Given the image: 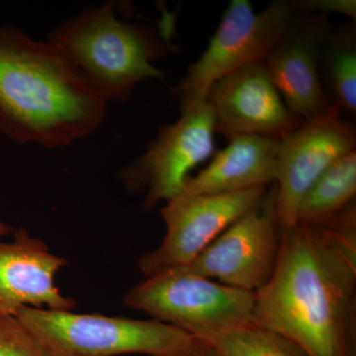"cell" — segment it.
Wrapping results in <instances>:
<instances>
[{"instance_id":"obj_1","label":"cell","mask_w":356,"mask_h":356,"mask_svg":"<svg viewBox=\"0 0 356 356\" xmlns=\"http://www.w3.org/2000/svg\"><path fill=\"white\" fill-rule=\"evenodd\" d=\"M355 204L322 225L280 228L270 280L254 293V324L308 356H355Z\"/></svg>"},{"instance_id":"obj_2","label":"cell","mask_w":356,"mask_h":356,"mask_svg":"<svg viewBox=\"0 0 356 356\" xmlns=\"http://www.w3.org/2000/svg\"><path fill=\"white\" fill-rule=\"evenodd\" d=\"M106 107L55 44L0 28V132L7 138L67 146L97 130Z\"/></svg>"},{"instance_id":"obj_3","label":"cell","mask_w":356,"mask_h":356,"mask_svg":"<svg viewBox=\"0 0 356 356\" xmlns=\"http://www.w3.org/2000/svg\"><path fill=\"white\" fill-rule=\"evenodd\" d=\"M114 6L88 9L49 38L106 102H124L136 84L163 77L153 64L163 47L146 28L119 20Z\"/></svg>"},{"instance_id":"obj_4","label":"cell","mask_w":356,"mask_h":356,"mask_svg":"<svg viewBox=\"0 0 356 356\" xmlns=\"http://www.w3.org/2000/svg\"><path fill=\"white\" fill-rule=\"evenodd\" d=\"M15 317L51 356H175L197 339L156 320L22 307Z\"/></svg>"},{"instance_id":"obj_5","label":"cell","mask_w":356,"mask_h":356,"mask_svg":"<svg viewBox=\"0 0 356 356\" xmlns=\"http://www.w3.org/2000/svg\"><path fill=\"white\" fill-rule=\"evenodd\" d=\"M124 302L195 339L254 325V293L227 286L185 267L147 276Z\"/></svg>"},{"instance_id":"obj_6","label":"cell","mask_w":356,"mask_h":356,"mask_svg":"<svg viewBox=\"0 0 356 356\" xmlns=\"http://www.w3.org/2000/svg\"><path fill=\"white\" fill-rule=\"evenodd\" d=\"M292 14V4L280 0L257 13L248 0H233L207 49L180 83L181 106L205 102L211 86L219 79L264 63L289 31Z\"/></svg>"},{"instance_id":"obj_7","label":"cell","mask_w":356,"mask_h":356,"mask_svg":"<svg viewBox=\"0 0 356 356\" xmlns=\"http://www.w3.org/2000/svg\"><path fill=\"white\" fill-rule=\"evenodd\" d=\"M267 187L213 195L177 194L161 211L166 233L158 248L139 259L147 276L191 266L211 243L243 215L259 205Z\"/></svg>"},{"instance_id":"obj_8","label":"cell","mask_w":356,"mask_h":356,"mask_svg":"<svg viewBox=\"0 0 356 356\" xmlns=\"http://www.w3.org/2000/svg\"><path fill=\"white\" fill-rule=\"evenodd\" d=\"M275 193L274 186L185 268L227 286L259 291L273 275L280 250Z\"/></svg>"},{"instance_id":"obj_9","label":"cell","mask_w":356,"mask_h":356,"mask_svg":"<svg viewBox=\"0 0 356 356\" xmlns=\"http://www.w3.org/2000/svg\"><path fill=\"white\" fill-rule=\"evenodd\" d=\"M175 123L159 130L158 137L124 172L130 186L147 191L144 208L177 196L196 166L214 153V114L207 102L181 106Z\"/></svg>"},{"instance_id":"obj_10","label":"cell","mask_w":356,"mask_h":356,"mask_svg":"<svg viewBox=\"0 0 356 356\" xmlns=\"http://www.w3.org/2000/svg\"><path fill=\"white\" fill-rule=\"evenodd\" d=\"M355 133L330 105L278 142L275 211L281 229L296 224L300 203L321 175L355 151Z\"/></svg>"},{"instance_id":"obj_11","label":"cell","mask_w":356,"mask_h":356,"mask_svg":"<svg viewBox=\"0 0 356 356\" xmlns=\"http://www.w3.org/2000/svg\"><path fill=\"white\" fill-rule=\"evenodd\" d=\"M205 102L214 114L216 132L228 139L254 135L280 140L304 123L287 108L264 63L219 79Z\"/></svg>"},{"instance_id":"obj_12","label":"cell","mask_w":356,"mask_h":356,"mask_svg":"<svg viewBox=\"0 0 356 356\" xmlns=\"http://www.w3.org/2000/svg\"><path fill=\"white\" fill-rule=\"evenodd\" d=\"M67 264L26 229L16 232L13 242H0V316H15L22 307L74 310L76 300L55 285L56 274Z\"/></svg>"},{"instance_id":"obj_13","label":"cell","mask_w":356,"mask_h":356,"mask_svg":"<svg viewBox=\"0 0 356 356\" xmlns=\"http://www.w3.org/2000/svg\"><path fill=\"white\" fill-rule=\"evenodd\" d=\"M278 142L254 135L229 138L228 146L200 172L187 178L178 194L233 193L275 184Z\"/></svg>"},{"instance_id":"obj_14","label":"cell","mask_w":356,"mask_h":356,"mask_svg":"<svg viewBox=\"0 0 356 356\" xmlns=\"http://www.w3.org/2000/svg\"><path fill=\"white\" fill-rule=\"evenodd\" d=\"M288 32L264 64L287 108L310 121L330 105L318 77L315 47L305 37Z\"/></svg>"},{"instance_id":"obj_15","label":"cell","mask_w":356,"mask_h":356,"mask_svg":"<svg viewBox=\"0 0 356 356\" xmlns=\"http://www.w3.org/2000/svg\"><path fill=\"white\" fill-rule=\"evenodd\" d=\"M355 193L356 153L353 151L330 166L312 185L300 203L297 222L325 224L355 204Z\"/></svg>"},{"instance_id":"obj_16","label":"cell","mask_w":356,"mask_h":356,"mask_svg":"<svg viewBox=\"0 0 356 356\" xmlns=\"http://www.w3.org/2000/svg\"><path fill=\"white\" fill-rule=\"evenodd\" d=\"M197 339L218 356H308L286 337L255 324Z\"/></svg>"},{"instance_id":"obj_17","label":"cell","mask_w":356,"mask_h":356,"mask_svg":"<svg viewBox=\"0 0 356 356\" xmlns=\"http://www.w3.org/2000/svg\"><path fill=\"white\" fill-rule=\"evenodd\" d=\"M330 72L334 90L343 106L356 109V53L353 44H341L334 49Z\"/></svg>"},{"instance_id":"obj_18","label":"cell","mask_w":356,"mask_h":356,"mask_svg":"<svg viewBox=\"0 0 356 356\" xmlns=\"http://www.w3.org/2000/svg\"><path fill=\"white\" fill-rule=\"evenodd\" d=\"M0 356H51L15 316H0Z\"/></svg>"},{"instance_id":"obj_19","label":"cell","mask_w":356,"mask_h":356,"mask_svg":"<svg viewBox=\"0 0 356 356\" xmlns=\"http://www.w3.org/2000/svg\"><path fill=\"white\" fill-rule=\"evenodd\" d=\"M302 6L316 8L324 13L346 14L351 18H355L356 4L355 0H314L304 1Z\"/></svg>"},{"instance_id":"obj_20","label":"cell","mask_w":356,"mask_h":356,"mask_svg":"<svg viewBox=\"0 0 356 356\" xmlns=\"http://www.w3.org/2000/svg\"><path fill=\"white\" fill-rule=\"evenodd\" d=\"M175 356H218L207 344L204 343L202 341H196V343L191 350L185 351L184 353Z\"/></svg>"},{"instance_id":"obj_21","label":"cell","mask_w":356,"mask_h":356,"mask_svg":"<svg viewBox=\"0 0 356 356\" xmlns=\"http://www.w3.org/2000/svg\"><path fill=\"white\" fill-rule=\"evenodd\" d=\"M11 231H13L11 227H9L6 222H0V238L8 235Z\"/></svg>"}]
</instances>
